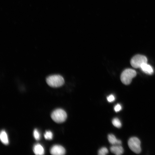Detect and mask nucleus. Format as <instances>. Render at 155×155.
Here are the masks:
<instances>
[{"mask_svg": "<svg viewBox=\"0 0 155 155\" xmlns=\"http://www.w3.org/2000/svg\"><path fill=\"white\" fill-rule=\"evenodd\" d=\"M46 81L49 86L53 88L61 86L64 83L63 78L61 76L58 75L49 76L46 78Z\"/></svg>", "mask_w": 155, "mask_h": 155, "instance_id": "f257e3e1", "label": "nucleus"}, {"mask_svg": "<svg viewBox=\"0 0 155 155\" xmlns=\"http://www.w3.org/2000/svg\"><path fill=\"white\" fill-rule=\"evenodd\" d=\"M136 71L132 69H127L125 70L121 75V80L124 84L127 85L131 82L132 79L136 76Z\"/></svg>", "mask_w": 155, "mask_h": 155, "instance_id": "f03ea898", "label": "nucleus"}, {"mask_svg": "<svg viewBox=\"0 0 155 155\" xmlns=\"http://www.w3.org/2000/svg\"><path fill=\"white\" fill-rule=\"evenodd\" d=\"M52 119L57 123H60L65 121L67 117L66 112L61 109H57L53 111L51 115Z\"/></svg>", "mask_w": 155, "mask_h": 155, "instance_id": "7ed1b4c3", "label": "nucleus"}, {"mask_svg": "<svg viewBox=\"0 0 155 155\" xmlns=\"http://www.w3.org/2000/svg\"><path fill=\"white\" fill-rule=\"evenodd\" d=\"M128 146L130 149L136 154H139L141 151V142L139 139L136 137H131L128 142Z\"/></svg>", "mask_w": 155, "mask_h": 155, "instance_id": "20e7f679", "label": "nucleus"}, {"mask_svg": "<svg viewBox=\"0 0 155 155\" xmlns=\"http://www.w3.org/2000/svg\"><path fill=\"white\" fill-rule=\"evenodd\" d=\"M147 59L144 56L137 55L133 57L130 61L131 65L134 68H140L143 64L147 63Z\"/></svg>", "mask_w": 155, "mask_h": 155, "instance_id": "39448f33", "label": "nucleus"}, {"mask_svg": "<svg viewBox=\"0 0 155 155\" xmlns=\"http://www.w3.org/2000/svg\"><path fill=\"white\" fill-rule=\"evenodd\" d=\"M50 152L53 155H63L65 153V150L62 146L58 145L53 146L51 148Z\"/></svg>", "mask_w": 155, "mask_h": 155, "instance_id": "423d86ee", "label": "nucleus"}, {"mask_svg": "<svg viewBox=\"0 0 155 155\" xmlns=\"http://www.w3.org/2000/svg\"><path fill=\"white\" fill-rule=\"evenodd\" d=\"M110 150L112 152L117 155H120L124 152L123 148L120 145L113 146L111 147Z\"/></svg>", "mask_w": 155, "mask_h": 155, "instance_id": "0eeeda50", "label": "nucleus"}, {"mask_svg": "<svg viewBox=\"0 0 155 155\" xmlns=\"http://www.w3.org/2000/svg\"><path fill=\"white\" fill-rule=\"evenodd\" d=\"M140 68L144 73L149 74H152L154 72L152 67L147 63L143 64Z\"/></svg>", "mask_w": 155, "mask_h": 155, "instance_id": "6e6552de", "label": "nucleus"}, {"mask_svg": "<svg viewBox=\"0 0 155 155\" xmlns=\"http://www.w3.org/2000/svg\"><path fill=\"white\" fill-rule=\"evenodd\" d=\"M108 138L110 143L113 145H120L121 144V141L117 139L113 134H109Z\"/></svg>", "mask_w": 155, "mask_h": 155, "instance_id": "1a4fd4ad", "label": "nucleus"}, {"mask_svg": "<svg viewBox=\"0 0 155 155\" xmlns=\"http://www.w3.org/2000/svg\"><path fill=\"white\" fill-rule=\"evenodd\" d=\"M34 153L37 155H42L44 154V150L42 145L40 144H35L33 148Z\"/></svg>", "mask_w": 155, "mask_h": 155, "instance_id": "9d476101", "label": "nucleus"}, {"mask_svg": "<svg viewBox=\"0 0 155 155\" xmlns=\"http://www.w3.org/2000/svg\"><path fill=\"white\" fill-rule=\"evenodd\" d=\"M0 138L1 142L5 145L9 144V140L7 134L4 130H2L0 134Z\"/></svg>", "mask_w": 155, "mask_h": 155, "instance_id": "9b49d317", "label": "nucleus"}, {"mask_svg": "<svg viewBox=\"0 0 155 155\" xmlns=\"http://www.w3.org/2000/svg\"><path fill=\"white\" fill-rule=\"evenodd\" d=\"M112 123L113 125L117 128H120L121 127V123L120 120L117 118L113 119Z\"/></svg>", "mask_w": 155, "mask_h": 155, "instance_id": "f8f14e48", "label": "nucleus"}, {"mask_svg": "<svg viewBox=\"0 0 155 155\" xmlns=\"http://www.w3.org/2000/svg\"><path fill=\"white\" fill-rule=\"evenodd\" d=\"M44 136L46 139L51 140L53 138V134L51 131H46L44 134Z\"/></svg>", "mask_w": 155, "mask_h": 155, "instance_id": "ddd939ff", "label": "nucleus"}, {"mask_svg": "<svg viewBox=\"0 0 155 155\" xmlns=\"http://www.w3.org/2000/svg\"><path fill=\"white\" fill-rule=\"evenodd\" d=\"M108 153L107 149L105 147H103L101 148L98 151V154L99 155H105Z\"/></svg>", "mask_w": 155, "mask_h": 155, "instance_id": "4468645a", "label": "nucleus"}, {"mask_svg": "<svg viewBox=\"0 0 155 155\" xmlns=\"http://www.w3.org/2000/svg\"><path fill=\"white\" fill-rule=\"evenodd\" d=\"M34 138L36 140H39L40 139V134L37 129H35L33 132Z\"/></svg>", "mask_w": 155, "mask_h": 155, "instance_id": "2eb2a0df", "label": "nucleus"}, {"mask_svg": "<svg viewBox=\"0 0 155 155\" xmlns=\"http://www.w3.org/2000/svg\"><path fill=\"white\" fill-rule=\"evenodd\" d=\"M107 99L108 102H111L115 101V98L113 95L111 94L107 97Z\"/></svg>", "mask_w": 155, "mask_h": 155, "instance_id": "dca6fc26", "label": "nucleus"}, {"mask_svg": "<svg viewBox=\"0 0 155 155\" xmlns=\"http://www.w3.org/2000/svg\"><path fill=\"white\" fill-rule=\"evenodd\" d=\"M122 109V106L119 104H116L114 107V110L116 112H118Z\"/></svg>", "mask_w": 155, "mask_h": 155, "instance_id": "f3484780", "label": "nucleus"}]
</instances>
